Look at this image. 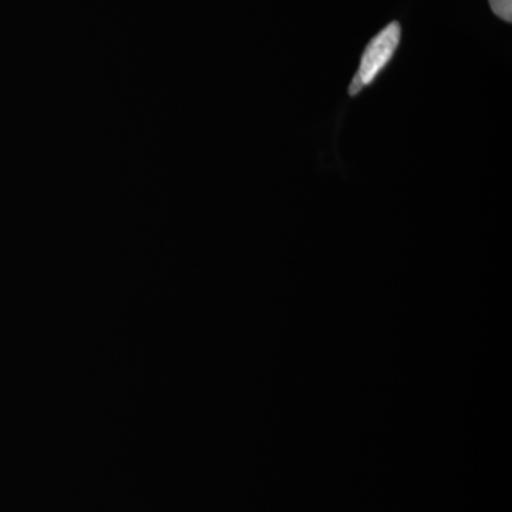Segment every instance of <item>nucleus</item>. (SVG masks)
Returning <instances> with one entry per match:
<instances>
[{"mask_svg":"<svg viewBox=\"0 0 512 512\" xmlns=\"http://www.w3.org/2000/svg\"><path fill=\"white\" fill-rule=\"evenodd\" d=\"M400 39H402L400 23L392 22L370 40L360 59L359 69L350 83V96H357L367 86L375 83L387 64L392 62L394 53L400 45Z\"/></svg>","mask_w":512,"mask_h":512,"instance_id":"f257e3e1","label":"nucleus"},{"mask_svg":"<svg viewBox=\"0 0 512 512\" xmlns=\"http://www.w3.org/2000/svg\"><path fill=\"white\" fill-rule=\"evenodd\" d=\"M491 10L505 22H512V0H488Z\"/></svg>","mask_w":512,"mask_h":512,"instance_id":"f03ea898","label":"nucleus"}]
</instances>
